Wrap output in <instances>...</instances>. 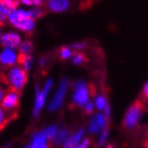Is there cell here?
<instances>
[{"instance_id": "6da1fadb", "label": "cell", "mask_w": 148, "mask_h": 148, "mask_svg": "<svg viewBox=\"0 0 148 148\" xmlns=\"http://www.w3.org/2000/svg\"><path fill=\"white\" fill-rule=\"evenodd\" d=\"M8 20L15 28L29 33L35 27V22L31 18L29 11L27 10H14L8 15Z\"/></svg>"}, {"instance_id": "7a4b0ae2", "label": "cell", "mask_w": 148, "mask_h": 148, "mask_svg": "<svg viewBox=\"0 0 148 148\" xmlns=\"http://www.w3.org/2000/svg\"><path fill=\"white\" fill-rule=\"evenodd\" d=\"M5 77V83L9 84L11 90L17 92L22 90L27 83L26 71L21 67H14L10 68Z\"/></svg>"}, {"instance_id": "3957f363", "label": "cell", "mask_w": 148, "mask_h": 148, "mask_svg": "<svg viewBox=\"0 0 148 148\" xmlns=\"http://www.w3.org/2000/svg\"><path fill=\"white\" fill-rule=\"evenodd\" d=\"M74 89H75V92H74L72 96L73 103L80 107L84 106V105H87L89 96V92L86 83L82 81H79L74 84Z\"/></svg>"}, {"instance_id": "277c9868", "label": "cell", "mask_w": 148, "mask_h": 148, "mask_svg": "<svg viewBox=\"0 0 148 148\" xmlns=\"http://www.w3.org/2000/svg\"><path fill=\"white\" fill-rule=\"evenodd\" d=\"M142 110H143V104L141 103V101H136L126 114V117L124 120V125L126 128L130 129L137 124L141 117Z\"/></svg>"}, {"instance_id": "5b68a950", "label": "cell", "mask_w": 148, "mask_h": 148, "mask_svg": "<svg viewBox=\"0 0 148 148\" xmlns=\"http://www.w3.org/2000/svg\"><path fill=\"white\" fill-rule=\"evenodd\" d=\"M53 85V80H48L42 91H39L38 88H37V94H36V101H35V106H34V117L37 118L41 109L44 107V104L47 100V95L48 92L50 91L51 87Z\"/></svg>"}, {"instance_id": "8992f818", "label": "cell", "mask_w": 148, "mask_h": 148, "mask_svg": "<svg viewBox=\"0 0 148 148\" xmlns=\"http://www.w3.org/2000/svg\"><path fill=\"white\" fill-rule=\"evenodd\" d=\"M68 84H69V82L66 78L62 79L61 81L57 92L56 93L54 99H53L51 101V102L49 103V107H48L49 110H51V111L56 110L57 109H59L62 106V104L63 102V98H64V95L67 91Z\"/></svg>"}, {"instance_id": "52a82bcc", "label": "cell", "mask_w": 148, "mask_h": 148, "mask_svg": "<svg viewBox=\"0 0 148 148\" xmlns=\"http://www.w3.org/2000/svg\"><path fill=\"white\" fill-rule=\"evenodd\" d=\"M19 104V93L15 91L10 89L3 98L2 107L8 112L14 114V110L18 107Z\"/></svg>"}, {"instance_id": "ba28073f", "label": "cell", "mask_w": 148, "mask_h": 148, "mask_svg": "<svg viewBox=\"0 0 148 148\" xmlns=\"http://www.w3.org/2000/svg\"><path fill=\"white\" fill-rule=\"evenodd\" d=\"M19 55L14 49H5L0 52V65L5 67H11L18 62Z\"/></svg>"}, {"instance_id": "9c48e42d", "label": "cell", "mask_w": 148, "mask_h": 148, "mask_svg": "<svg viewBox=\"0 0 148 148\" xmlns=\"http://www.w3.org/2000/svg\"><path fill=\"white\" fill-rule=\"evenodd\" d=\"M2 45L5 49H14L22 44V38L18 33H7L2 36Z\"/></svg>"}, {"instance_id": "30bf717a", "label": "cell", "mask_w": 148, "mask_h": 148, "mask_svg": "<svg viewBox=\"0 0 148 148\" xmlns=\"http://www.w3.org/2000/svg\"><path fill=\"white\" fill-rule=\"evenodd\" d=\"M105 122H106V119H105L104 115H103V114L96 115L89 123V126H88L89 132L98 133L104 128Z\"/></svg>"}, {"instance_id": "8fae6325", "label": "cell", "mask_w": 148, "mask_h": 148, "mask_svg": "<svg viewBox=\"0 0 148 148\" xmlns=\"http://www.w3.org/2000/svg\"><path fill=\"white\" fill-rule=\"evenodd\" d=\"M47 141V139L45 136L43 131L36 133L32 137V141L25 148H48V145Z\"/></svg>"}, {"instance_id": "7c38bea8", "label": "cell", "mask_w": 148, "mask_h": 148, "mask_svg": "<svg viewBox=\"0 0 148 148\" xmlns=\"http://www.w3.org/2000/svg\"><path fill=\"white\" fill-rule=\"evenodd\" d=\"M48 7L54 12H63L69 7V2L66 0H51L47 2Z\"/></svg>"}, {"instance_id": "4fadbf2b", "label": "cell", "mask_w": 148, "mask_h": 148, "mask_svg": "<svg viewBox=\"0 0 148 148\" xmlns=\"http://www.w3.org/2000/svg\"><path fill=\"white\" fill-rule=\"evenodd\" d=\"M83 134H84V130L80 129L73 135L70 136L64 143V145H63V148H75L79 145V142L80 141V139L82 138Z\"/></svg>"}, {"instance_id": "5bb4252c", "label": "cell", "mask_w": 148, "mask_h": 148, "mask_svg": "<svg viewBox=\"0 0 148 148\" xmlns=\"http://www.w3.org/2000/svg\"><path fill=\"white\" fill-rule=\"evenodd\" d=\"M13 118H14V114L6 111L2 106H0V129H3L7 122Z\"/></svg>"}, {"instance_id": "9a60e30c", "label": "cell", "mask_w": 148, "mask_h": 148, "mask_svg": "<svg viewBox=\"0 0 148 148\" xmlns=\"http://www.w3.org/2000/svg\"><path fill=\"white\" fill-rule=\"evenodd\" d=\"M20 50V55H23V56H29V54L32 52L33 50V44L32 42L29 40H24L22 42V44L19 47Z\"/></svg>"}, {"instance_id": "2e32d148", "label": "cell", "mask_w": 148, "mask_h": 148, "mask_svg": "<svg viewBox=\"0 0 148 148\" xmlns=\"http://www.w3.org/2000/svg\"><path fill=\"white\" fill-rule=\"evenodd\" d=\"M68 138H69V132L65 129H60L57 130V133L54 137L53 141L56 145H61L62 143H65Z\"/></svg>"}, {"instance_id": "e0dca14e", "label": "cell", "mask_w": 148, "mask_h": 148, "mask_svg": "<svg viewBox=\"0 0 148 148\" xmlns=\"http://www.w3.org/2000/svg\"><path fill=\"white\" fill-rule=\"evenodd\" d=\"M18 62L23 66V68L26 70H29L31 66L33 64V58L29 56H23V55H19Z\"/></svg>"}, {"instance_id": "ac0fdd59", "label": "cell", "mask_w": 148, "mask_h": 148, "mask_svg": "<svg viewBox=\"0 0 148 148\" xmlns=\"http://www.w3.org/2000/svg\"><path fill=\"white\" fill-rule=\"evenodd\" d=\"M45 136L47 137V139H54V137L56 136V133H57V129L56 126H51L49 128L46 129L43 131Z\"/></svg>"}, {"instance_id": "d6986e66", "label": "cell", "mask_w": 148, "mask_h": 148, "mask_svg": "<svg viewBox=\"0 0 148 148\" xmlns=\"http://www.w3.org/2000/svg\"><path fill=\"white\" fill-rule=\"evenodd\" d=\"M96 104H97V107L99 110H103L106 107V101H105L103 96H98L97 98L96 101Z\"/></svg>"}, {"instance_id": "ffe728a7", "label": "cell", "mask_w": 148, "mask_h": 148, "mask_svg": "<svg viewBox=\"0 0 148 148\" xmlns=\"http://www.w3.org/2000/svg\"><path fill=\"white\" fill-rule=\"evenodd\" d=\"M29 14H30L31 18L35 19V18L40 17L42 15H43V11H42V10L39 9V8H35V9H32V10H29Z\"/></svg>"}, {"instance_id": "44dd1931", "label": "cell", "mask_w": 148, "mask_h": 148, "mask_svg": "<svg viewBox=\"0 0 148 148\" xmlns=\"http://www.w3.org/2000/svg\"><path fill=\"white\" fill-rule=\"evenodd\" d=\"M22 3L26 6H40L43 2L41 0H23Z\"/></svg>"}, {"instance_id": "7402d4cb", "label": "cell", "mask_w": 148, "mask_h": 148, "mask_svg": "<svg viewBox=\"0 0 148 148\" xmlns=\"http://www.w3.org/2000/svg\"><path fill=\"white\" fill-rule=\"evenodd\" d=\"M71 56V51L68 48H62L61 49V57L63 59L69 58Z\"/></svg>"}, {"instance_id": "603a6c76", "label": "cell", "mask_w": 148, "mask_h": 148, "mask_svg": "<svg viewBox=\"0 0 148 148\" xmlns=\"http://www.w3.org/2000/svg\"><path fill=\"white\" fill-rule=\"evenodd\" d=\"M84 61H85V57H84L83 54H80V53L76 54L73 58V63H74V64L78 65V64H80V63H82Z\"/></svg>"}, {"instance_id": "cb8c5ba5", "label": "cell", "mask_w": 148, "mask_h": 148, "mask_svg": "<svg viewBox=\"0 0 148 148\" xmlns=\"http://www.w3.org/2000/svg\"><path fill=\"white\" fill-rule=\"evenodd\" d=\"M7 16H8V14L1 7V6H0V25H2L5 23V18Z\"/></svg>"}, {"instance_id": "d4e9b609", "label": "cell", "mask_w": 148, "mask_h": 148, "mask_svg": "<svg viewBox=\"0 0 148 148\" xmlns=\"http://www.w3.org/2000/svg\"><path fill=\"white\" fill-rule=\"evenodd\" d=\"M107 136H108V131H107V130H104V131L102 133L101 136H100L99 142H98V145H103L104 144L105 140H106Z\"/></svg>"}, {"instance_id": "484cf974", "label": "cell", "mask_w": 148, "mask_h": 148, "mask_svg": "<svg viewBox=\"0 0 148 148\" xmlns=\"http://www.w3.org/2000/svg\"><path fill=\"white\" fill-rule=\"evenodd\" d=\"M89 145V139H85L81 144L78 145L75 148H88Z\"/></svg>"}, {"instance_id": "4316f807", "label": "cell", "mask_w": 148, "mask_h": 148, "mask_svg": "<svg viewBox=\"0 0 148 148\" xmlns=\"http://www.w3.org/2000/svg\"><path fill=\"white\" fill-rule=\"evenodd\" d=\"M93 110H94V105H93V103H91V102L87 103L86 107H85V110H86V112L90 113V112H92V111H93Z\"/></svg>"}, {"instance_id": "83f0119b", "label": "cell", "mask_w": 148, "mask_h": 148, "mask_svg": "<svg viewBox=\"0 0 148 148\" xmlns=\"http://www.w3.org/2000/svg\"><path fill=\"white\" fill-rule=\"evenodd\" d=\"M5 91H4V89H3V87L0 85V101H3V98H4V96H5Z\"/></svg>"}, {"instance_id": "f1b7e54d", "label": "cell", "mask_w": 148, "mask_h": 148, "mask_svg": "<svg viewBox=\"0 0 148 148\" xmlns=\"http://www.w3.org/2000/svg\"><path fill=\"white\" fill-rule=\"evenodd\" d=\"M85 44H83V43H76V44H73L72 47L73 48H75V49H83V48H85Z\"/></svg>"}, {"instance_id": "f546056e", "label": "cell", "mask_w": 148, "mask_h": 148, "mask_svg": "<svg viewBox=\"0 0 148 148\" xmlns=\"http://www.w3.org/2000/svg\"><path fill=\"white\" fill-rule=\"evenodd\" d=\"M144 93L145 96H148V83L145 85V88H144Z\"/></svg>"}, {"instance_id": "4dcf8cb0", "label": "cell", "mask_w": 148, "mask_h": 148, "mask_svg": "<svg viewBox=\"0 0 148 148\" xmlns=\"http://www.w3.org/2000/svg\"><path fill=\"white\" fill-rule=\"evenodd\" d=\"M104 109H105V114H106L107 117H109L110 116V108H109L108 105H106V107H105Z\"/></svg>"}, {"instance_id": "1f68e13d", "label": "cell", "mask_w": 148, "mask_h": 148, "mask_svg": "<svg viewBox=\"0 0 148 148\" xmlns=\"http://www.w3.org/2000/svg\"><path fill=\"white\" fill-rule=\"evenodd\" d=\"M2 40V33H1V30H0V41Z\"/></svg>"}, {"instance_id": "d6a6232c", "label": "cell", "mask_w": 148, "mask_h": 148, "mask_svg": "<svg viewBox=\"0 0 148 148\" xmlns=\"http://www.w3.org/2000/svg\"><path fill=\"white\" fill-rule=\"evenodd\" d=\"M107 148H113V147H112V146H111V145H109V146H108Z\"/></svg>"}]
</instances>
